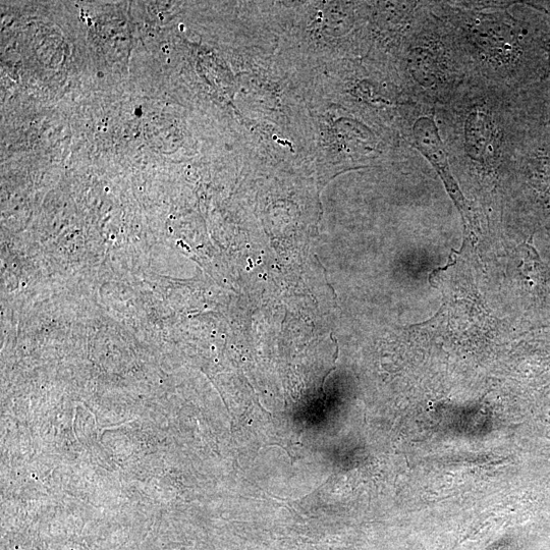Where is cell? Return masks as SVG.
I'll return each mask as SVG.
<instances>
[{"instance_id": "1", "label": "cell", "mask_w": 550, "mask_h": 550, "mask_svg": "<svg viewBox=\"0 0 550 550\" xmlns=\"http://www.w3.org/2000/svg\"><path fill=\"white\" fill-rule=\"evenodd\" d=\"M413 135L417 149L442 178L458 208L463 214L467 213L466 200L454 179L448 153L434 120L430 117H421L414 125Z\"/></svg>"}, {"instance_id": "2", "label": "cell", "mask_w": 550, "mask_h": 550, "mask_svg": "<svg viewBox=\"0 0 550 550\" xmlns=\"http://www.w3.org/2000/svg\"><path fill=\"white\" fill-rule=\"evenodd\" d=\"M472 35L490 62L508 65L515 60L518 52L517 37L505 22L487 18L475 26Z\"/></svg>"}, {"instance_id": "3", "label": "cell", "mask_w": 550, "mask_h": 550, "mask_svg": "<svg viewBox=\"0 0 550 550\" xmlns=\"http://www.w3.org/2000/svg\"><path fill=\"white\" fill-rule=\"evenodd\" d=\"M492 118L482 108H475L468 115L464 127L465 150L474 161L484 162L489 157L495 141Z\"/></svg>"}, {"instance_id": "4", "label": "cell", "mask_w": 550, "mask_h": 550, "mask_svg": "<svg viewBox=\"0 0 550 550\" xmlns=\"http://www.w3.org/2000/svg\"><path fill=\"white\" fill-rule=\"evenodd\" d=\"M409 68L417 83L426 89L436 87L444 75L438 51L429 45H421L411 52Z\"/></svg>"}]
</instances>
